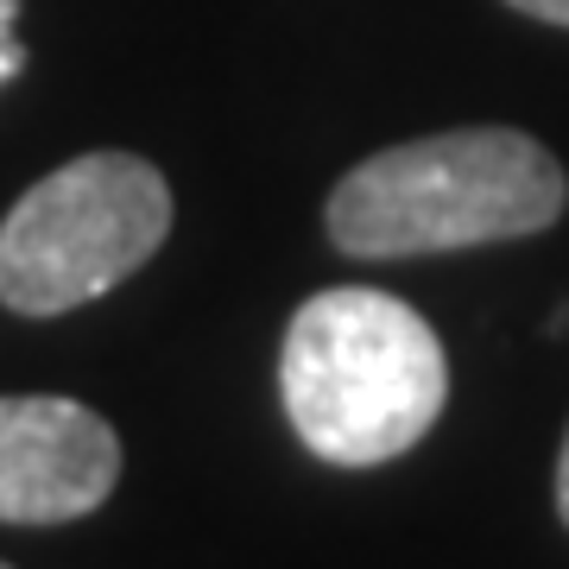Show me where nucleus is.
<instances>
[{"label":"nucleus","instance_id":"0eeeda50","mask_svg":"<svg viewBox=\"0 0 569 569\" xmlns=\"http://www.w3.org/2000/svg\"><path fill=\"white\" fill-rule=\"evenodd\" d=\"M557 512L569 526V430H563V456H557Z\"/></svg>","mask_w":569,"mask_h":569},{"label":"nucleus","instance_id":"f03ea898","mask_svg":"<svg viewBox=\"0 0 569 569\" xmlns=\"http://www.w3.org/2000/svg\"><path fill=\"white\" fill-rule=\"evenodd\" d=\"M279 399L310 456L336 468H380L425 443L443 418L449 361L437 329L406 298L329 284L291 310Z\"/></svg>","mask_w":569,"mask_h":569},{"label":"nucleus","instance_id":"7ed1b4c3","mask_svg":"<svg viewBox=\"0 0 569 569\" xmlns=\"http://www.w3.org/2000/svg\"><path fill=\"white\" fill-rule=\"evenodd\" d=\"M171 234V183L140 152H82L0 222V305L58 317L133 279Z\"/></svg>","mask_w":569,"mask_h":569},{"label":"nucleus","instance_id":"20e7f679","mask_svg":"<svg viewBox=\"0 0 569 569\" xmlns=\"http://www.w3.org/2000/svg\"><path fill=\"white\" fill-rule=\"evenodd\" d=\"M121 481V437L102 411L51 392L0 399V519L63 526L96 512Z\"/></svg>","mask_w":569,"mask_h":569},{"label":"nucleus","instance_id":"423d86ee","mask_svg":"<svg viewBox=\"0 0 569 569\" xmlns=\"http://www.w3.org/2000/svg\"><path fill=\"white\" fill-rule=\"evenodd\" d=\"M507 7H519V13H531L545 26H569V0H507Z\"/></svg>","mask_w":569,"mask_h":569},{"label":"nucleus","instance_id":"39448f33","mask_svg":"<svg viewBox=\"0 0 569 569\" xmlns=\"http://www.w3.org/2000/svg\"><path fill=\"white\" fill-rule=\"evenodd\" d=\"M20 63H26V51H20V0H0V82L20 77Z\"/></svg>","mask_w":569,"mask_h":569},{"label":"nucleus","instance_id":"f257e3e1","mask_svg":"<svg viewBox=\"0 0 569 569\" xmlns=\"http://www.w3.org/2000/svg\"><path fill=\"white\" fill-rule=\"evenodd\" d=\"M569 203L563 164L519 127H456L380 146L323 203L348 260H411L545 234Z\"/></svg>","mask_w":569,"mask_h":569},{"label":"nucleus","instance_id":"6e6552de","mask_svg":"<svg viewBox=\"0 0 569 569\" xmlns=\"http://www.w3.org/2000/svg\"><path fill=\"white\" fill-rule=\"evenodd\" d=\"M0 569H7V563H0Z\"/></svg>","mask_w":569,"mask_h":569}]
</instances>
